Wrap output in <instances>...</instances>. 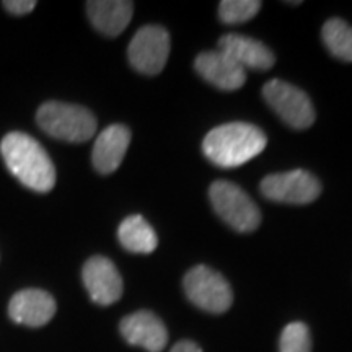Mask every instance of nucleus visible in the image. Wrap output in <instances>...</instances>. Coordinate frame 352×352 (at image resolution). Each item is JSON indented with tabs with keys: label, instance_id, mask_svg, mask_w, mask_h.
I'll use <instances>...</instances> for the list:
<instances>
[{
	"label": "nucleus",
	"instance_id": "aec40b11",
	"mask_svg": "<svg viewBox=\"0 0 352 352\" xmlns=\"http://www.w3.org/2000/svg\"><path fill=\"white\" fill-rule=\"evenodd\" d=\"M2 6L13 15H26L34 10L36 2L34 0H3Z\"/></svg>",
	"mask_w": 352,
	"mask_h": 352
},
{
	"label": "nucleus",
	"instance_id": "2eb2a0df",
	"mask_svg": "<svg viewBox=\"0 0 352 352\" xmlns=\"http://www.w3.org/2000/svg\"><path fill=\"white\" fill-rule=\"evenodd\" d=\"M87 13L91 25L104 36H118L131 23L134 3L127 0H90Z\"/></svg>",
	"mask_w": 352,
	"mask_h": 352
},
{
	"label": "nucleus",
	"instance_id": "f8f14e48",
	"mask_svg": "<svg viewBox=\"0 0 352 352\" xmlns=\"http://www.w3.org/2000/svg\"><path fill=\"white\" fill-rule=\"evenodd\" d=\"M195 67L206 82L219 90H239L246 82V70L219 50L201 52L196 57Z\"/></svg>",
	"mask_w": 352,
	"mask_h": 352
},
{
	"label": "nucleus",
	"instance_id": "6e6552de",
	"mask_svg": "<svg viewBox=\"0 0 352 352\" xmlns=\"http://www.w3.org/2000/svg\"><path fill=\"white\" fill-rule=\"evenodd\" d=\"M259 189L264 197L283 204H310L321 195V184L316 176L305 170L266 176Z\"/></svg>",
	"mask_w": 352,
	"mask_h": 352
},
{
	"label": "nucleus",
	"instance_id": "1a4fd4ad",
	"mask_svg": "<svg viewBox=\"0 0 352 352\" xmlns=\"http://www.w3.org/2000/svg\"><path fill=\"white\" fill-rule=\"evenodd\" d=\"M83 284L96 305L108 307L122 296V277L111 259L94 256L85 263L82 271Z\"/></svg>",
	"mask_w": 352,
	"mask_h": 352
},
{
	"label": "nucleus",
	"instance_id": "f3484780",
	"mask_svg": "<svg viewBox=\"0 0 352 352\" xmlns=\"http://www.w3.org/2000/svg\"><path fill=\"white\" fill-rule=\"evenodd\" d=\"M324 46L336 59L352 63V26L341 19H329L321 30Z\"/></svg>",
	"mask_w": 352,
	"mask_h": 352
},
{
	"label": "nucleus",
	"instance_id": "6ab92c4d",
	"mask_svg": "<svg viewBox=\"0 0 352 352\" xmlns=\"http://www.w3.org/2000/svg\"><path fill=\"white\" fill-rule=\"evenodd\" d=\"M279 352H311V336L302 321H294L284 328L279 341Z\"/></svg>",
	"mask_w": 352,
	"mask_h": 352
},
{
	"label": "nucleus",
	"instance_id": "9b49d317",
	"mask_svg": "<svg viewBox=\"0 0 352 352\" xmlns=\"http://www.w3.org/2000/svg\"><path fill=\"white\" fill-rule=\"evenodd\" d=\"M56 310L54 297L41 289L20 290L8 303V316L15 323L30 328H39L50 323Z\"/></svg>",
	"mask_w": 352,
	"mask_h": 352
},
{
	"label": "nucleus",
	"instance_id": "423d86ee",
	"mask_svg": "<svg viewBox=\"0 0 352 352\" xmlns=\"http://www.w3.org/2000/svg\"><path fill=\"white\" fill-rule=\"evenodd\" d=\"M263 98L277 116L294 129H307L315 122V108L305 91L296 85L272 78L263 87Z\"/></svg>",
	"mask_w": 352,
	"mask_h": 352
},
{
	"label": "nucleus",
	"instance_id": "f257e3e1",
	"mask_svg": "<svg viewBox=\"0 0 352 352\" xmlns=\"http://www.w3.org/2000/svg\"><path fill=\"white\" fill-rule=\"evenodd\" d=\"M7 168L23 186L50 192L56 184V168L43 145L23 132H10L0 144Z\"/></svg>",
	"mask_w": 352,
	"mask_h": 352
},
{
	"label": "nucleus",
	"instance_id": "a211bd4d",
	"mask_svg": "<svg viewBox=\"0 0 352 352\" xmlns=\"http://www.w3.org/2000/svg\"><path fill=\"white\" fill-rule=\"evenodd\" d=\"M259 8V0H223L219 3V19L226 25H240L252 20Z\"/></svg>",
	"mask_w": 352,
	"mask_h": 352
},
{
	"label": "nucleus",
	"instance_id": "412c9836",
	"mask_svg": "<svg viewBox=\"0 0 352 352\" xmlns=\"http://www.w3.org/2000/svg\"><path fill=\"white\" fill-rule=\"evenodd\" d=\"M170 352H202V349L192 341H179L171 347Z\"/></svg>",
	"mask_w": 352,
	"mask_h": 352
},
{
	"label": "nucleus",
	"instance_id": "f03ea898",
	"mask_svg": "<svg viewBox=\"0 0 352 352\" xmlns=\"http://www.w3.org/2000/svg\"><path fill=\"white\" fill-rule=\"evenodd\" d=\"M267 139L259 127L248 122H228L214 127L204 138L202 152L214 165L235 168L259 155Z\"/></svg>",
	"mask_w": 352,
	"mask_h": 352
},
{
	"label": "nucleus",
	"instance_id": "ddd939ff",
	"mask_svg": "<svg viewBox=\"0 0 352 352\" xmlns=\"http://www.w3.org/2000/svg\"><path fill=\"white\" fill-rule=\"evenodd\" d=\"M217 50L235 60L241 69L267 70L276 63V57L266 44L243 34H226L219 39Z\"/></svg>",
	"mask_w": 352,
	"mask_h": 352
},
{
	"label": "nucleus",
	"instance_id": "0eeeda50",
	"mask_svg": "<svg viewBox=\"0 0 352 352\" xmlns=\"http://www.w3.org/2000/svg\"><path fill=\"white\" fill-rule=\"evenodd\" d=\"M170 56V34L164 26L147 25L134 34L127 50L129 63L144 76H157Z\"/></svg>",
	"mask_w": 352,
	"mask_h": 352
},
{
	"label": "nucleus",
	"instance_id": "9d476101",
	"mask_svg": "<svg viewBox=\"0 0 352 352\" xmlns=\"http://www.w3.org/2000/svg\"><path fill=\"white\" fill-rule=\"evenodd\" d=\"M120 331L131 346L142 347L147 352H162L168 344V331L164 321L148 310L124 316L120 323Z\"/></svg>",
	"mask_w": 352,
	"mask_h": 352
},
{
	"label": "nucleus",
	"instance_id": "4be33fe9",
	"mask_svg": "<svg viewBox=\"0 0 352 352\" xmlns=\"http://www.w3.org/2000/svg\"><path fill=\"white\" fill-rule=\"evenodd\" d=\"M285 3H287V6H300L302 2H285Z\"/></svg>",
	"mask_w": 352,
	"mask_h": 352
},
{
	"label": "nucleus",
	"instance_id": "dca6fc26",
	"mask_svg": "<svg viewBox=\"0 0 352 352\" xmlns=\"http://www.w3.org/2000/svg\"><path fill=\"white\" fill-rule=\"evenodd\" d=\"M118 239L122 248L131 253L148 254L155 252L158 236L151 223L142 215H129L118 228Z\"/></svg>",
	"mask_w": 352,
	"mask_h": 352
},
{
	"label": "nucleus",
	"instance_id": "20e7f679",
	"mask_svg": "<svg viewBox=\"0 0 352 352\" xmlns=\"http://www.w3.org/2000/svg\"><path fill=\"white\" fill-rule=\"evenodd\" d=\"M212 208L220 219L240 233L254 232L261 223V212L252 197L230 182H215L209 188Z\"/></svg>",
	"mask_w": 352,
	"mask_h": 352
},
{
	"label": "nucleus",
	"instance_id": "4468645a",
	"mask_svg": "<svg viewBox=\"0 0 352 352\" xmlns=\"http://www.w3.org/2000/svg\"><path fill=\"white\" fill-rule=\"evenodd\" d=\"M131 144V131L124 124H111L96 138L91 153L95 170L101 175H111L120 168Z\"/></svg>",
	"mask_w": 352,
	"mask_h": 352
},
{
	"label": "nucleus",
	"instance_id": "7ed1b4c3",
	"mask_svg": "<svg viewBox=\"0 0 352 352\" xmlns=\"http://www.w3.org/2000/svg\"><path fill=\"white\" fill-rule=\"evenodd\" d=\"M36 121L47 135L65 142H87L96 132V118L91 111L63 101H46L41 104Z\"/></svg>",
	"mask_w": 352,
	"mask_h": 352
},
{
	"label": "nucleus",
	"instance_id": "39448f33",
	"mask_svg": "<svg viewBox=\"0 0 352 352\" xmlns=\"http://www.w3.org/2000/svg\"><path fill=\"white\" fill-rule=\"evenodd\" d=\"M183 287L189 302L209 314H223L233 303L230 284L208 266H195L184 276Z\"/></svg>",
	"mask_w": 352,
	"mask_h": 352
}]
</instances>
